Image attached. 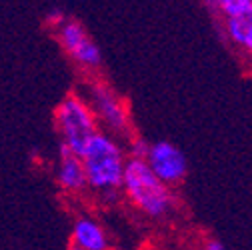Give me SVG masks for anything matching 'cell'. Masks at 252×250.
<instances>
[{
    "label": "cell",
    "instance_id": "1",
    "mask_svg": "<svg viewBox=\"0 0 252 250\" xmlns=\"http://www.w3.org/2000/svg\"><path fill=\"white\" fill-rule=\"evenodd\" d=\"M80 158L86 170L88 192L94 198L104 204H114L122 198V180L130 160L122 140L100 130L84 146Z\"/></svg>",
    "mask_w": 252,
    "mask_h": 250
},
{
    "label": "cell",
    "instance_id": "2",
    "mask_svg": "<svg viewBox=\"0 0 252 250\" xmlns=\"http://www.w3.org/2000/svg\"><path fill=\"white\" fill-rule=\"evenodd\" d=\"M122 198L140 214L160 220L176 210L178 198L168 184L156 176L146 160L130 158L122 180Z\"/></svg>",
    "mask_w": 252,
    "mask_h": 250
},
{
    "label": "cell",
    "instance_id": "3",
    "mask_svg": "<svg viewBox=\"0 0 252 250\" xmlns=\"http://www.w3.org/2000/svg\"><path fill=\"white\" fill-rule=\"evenodd\" d=\"M52 122L60 138V146H64L80 156L84 146L100 132L98 118L94 114L90 102L82 92H66L60 98L52 112Z\"/></svg>",
    "mask_w": 252,
    "mask_h": 250
},
{
    "label": "cell",
    "instance_id": "4",
    "mask_svg": "<svg viewBox=\"0 0 252 250\" xmlns=\"http://www.w3.org/2000/svg\"><path fill=\"white\" fill-rule=\"evenodd\" d=\"M82 94L90 102L94 114H96L102 132L116 136L124 144L132 136H136L128 104L108 82H104L100 76L86 78L82 86Z\"/></svg>",
    "mask_w": 252,
    "mask_h": 250
},
{
    "label": "cell",
    "instance_id": "5",
    "mask_svg": "<svg viewBox=\"0 0 252 250\" xmlns=\"http://www.w3.org/2000/svg\"><path fill=\"white\" fill-rule=\"evenodd\" d=\"M54 38L62 52L70 58V62L80 72L86 74V78H98V72L104 64L102 50L80 20L68 16L64 24L54 30Z\"/></svg>",
    "mask_w": 252,
    "mask_h": 250
},
{
    "label": "cell",
    "instance_id": "6",
    "mask_svg": "<svg viewBox=\"0 0 252 250\" xmlns=\"http://www.w3.org/2000/svg\"><path fill=\"white\" fill-rule=\"evenodd\" d=\"M146 164L164 184H168L170 188L178 186L188 174L186 154L170 140L150 142V148L146 154Z\"/></svg>",
    "mask_w": 252,
    "mask_h": 250
},
{
    "label": "cell",
    "instance_id": "7",
    "mask_svg": "<svg viewBox=\"0 0 252 250\" xmlns=\"http://www.w3.org/2000/svg\"><path fill=\"white\" fill-rule=\"evenodd\" d=\"M54 180L60 192L70 198H80L88 192V180H86L82 158L76 152L64 146H58L56 164H54Z\"/></svg>",
    "mask_w": 252,
    "mask_h": 250
},
{
    "label": "cell",
    "instance_id": "8",
    "mask_svg": "<svg viewBox=\"0 0 252 250\" xmlns=\"http://www.w3.org/2000/svg\"><path fill=\"white\" fill-rule=\"evenodd\" d=\"M70 246L78 250H108L110 240L104 224L92 214H78L70 228Z\"/></svg>",
    "mask_w": 252,
    "mask_h": 250
},
{
    "label": "cell",
    "instance_id": "9",
    "mask_svg": "<svg viewBox=\"0 0 252 250\" xmlns=\"http://www.w3.org/2000/svg\"><path fill=\"white\" fill-rule=\"evenodd\" d=\"M224 38L234 46L242 48L252 58V18H238V20H220Z\"/></svg>",
    "mask_w": 252,
    "mask_h": 250
},
{
    "label": "cell",
    "instance_id": "10",
    "mask_svg": "<svg viewBox=\"0 0 252 250\" xmlns=\"http://www.w3.org/2000/svg\"><path fill=\"white\" fill-rule=\"evenodd\" d=\"M204 6L220 20L252 18V0H210L204 2Z\"/></svg>",
    "mask_w": 252,
    "mask_h": 250
},
{
    "label": "cell",
    "instance_id": "11",
    "mask_svg": "<svg viewBox=\"0 0 252 250\" xmlns=\"http://www.w3.org/2000/svg\"><path fill=\"white\" fill-rule=\"evenodd\" d=\"M150 144L140 138V136H132L128 142H126V150H128V158H138V160H146Z\"/></svg>",
    "mask_w": 252,
    "mask_h": 250
},
{
    "label": "cell",
    "instance_id": "12",
    "mask_svg": "<svg viewBox=\"0 0 252 250\" xmlns=\"http://www.w3.org/2000/svg\"><path fill=\"white\" fill-rule=\"evenodd\" d=\"M66 12H62L60 8H52V10H48L46 12V16H44V22H46V26L52 30V32H54V30L56 28H60L62 24H64L66 22Z\"/></svg>",
    "mask_w": 252,
    "mask_h": 250
},
{
    "label": "cell",
    "instance_id": "13",
    "mask_svg": "<svg viewBox=\"0 0 252 250\" xmlns=\"http://www.w3.org/2000/svg\"><path fill=\"white\" fill-rule=\"evenodd\" d=\"M202 250H226V246L218 238H206L204 244H202Z\"/></svg>",
    "mask_w": 252,
    "mask_h": 250
},
{
    "label": "cell",
    "instance_id": "14",
    "mask_svg": "<svg viewBox=\"0 0 252 250\" xmlns=\"http://www.w3.org/2000/svg\"><path fill=\"white\" fill-rule=\"evenodd\" d=\"M68 250H78V248H74V246H68Z\"/></svg>",
    "mask_w": 252,
    "mask_h": 250
},
{
    "label": "cell",
    "instance_id": "15",
    "mask_svg": "<svg viewBox=\"0 0 252 250\" xmlns=\"http://www.w3.org/2000/svg\"><path fill=\"white\" fill-rule=\"evenodd\" d=\"M108 250H118V248H108Z\"/></svg>",
    "mask_w": 252,
    "mask_h": 250
}]
</instances>
